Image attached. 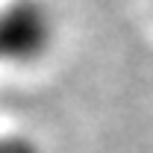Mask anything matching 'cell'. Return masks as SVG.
<instances>
[{"mask_svg":"<svg viewBox=\"0 0 153 153\" xmlns=\"http://www.w3.org/2000/svg\"><path fill=\"white\" fill-rule=\"evenodd\" d=\"M53 36L50 18L36 0H15L0 9V62H33L38 59Z\"/></svg>","mask_w":153,"mask_h":153,"instance_id":"obj_1","label":"cell"},{"mask_svg":"<svg viewBox=\"0 0 153 153\" xmlns=\"http://www.w3.org/2000/svg\"><path fill=\"white\" fill-rule=\"evenodd\" d=\"M0 153H33L24 141H15V138H0Z\"/></svg>","mask_w":153,"mask_h":153,"instance_id":"obj_2","label":"cell"}]
</instances>
